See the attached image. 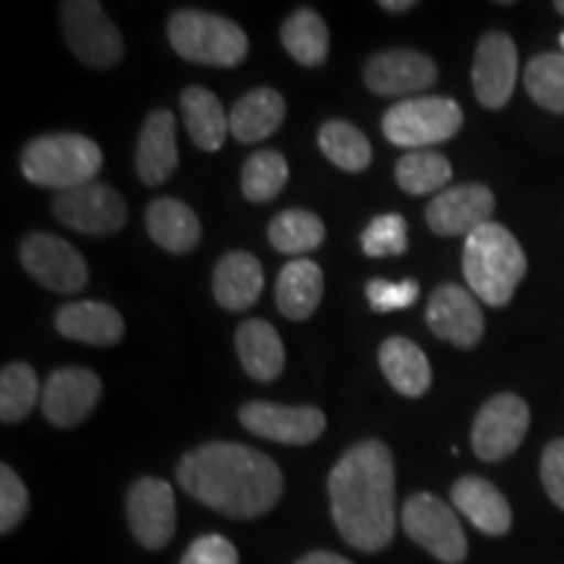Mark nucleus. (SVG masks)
<instances>
[{
    "label": "nucleus",
    "mask_w": 564,
    "mask_h": 564,
    "mask_svg": "<svg viewBox=\"0 0 564 564\" xmlns=\"http://www.w3.org/2000/svg\"><path fill=\"white\" fill-rule=\"evenodd\" d=\"M181 489L232 520L262 518L280 502L282 470L249 444L207 442L181 457Z\"/></svg>",
    "instance_id": "obj_1"
},
{
    "label": "nucleus",
    "mask_w": 564,
    "mask_h": 564,
    "mask_svg": "<svg viewBox=\"0 0 564 564\" xmlns=\"http://www.w3.org/2000/svg\"><path fill=\"white\" fill-rule=\"evenodd\" d=\"M329 507L337 531L352 549L377 554L392 544L394 512V457L387 444L364 440L345 449L329 474Z\"/></svg>",
    "instance_id": "obj_2"
},
{
    "label": "nucleus",
    "mask_w": 564,
    "mask_h": 564,
    "mask_svg": "<svg viewBox=\"0 0 564 564\" xmlns=\"http://www.w3.org/2000/svg\"><path fill=\"white\" fill-rule=\"evenodd\" d=\"M528 272L523 246L505 225L486 223L465 238L463 274L470 293L489 306H505Z\"/></svg>",
    "instance_id": "obj_3"
},
{
    "label": "nucleus",
    "mask_w": 564,
    "mask_h": 564,
    "mask_svg": "<svg viewBox=\"0 0 564 564\" xmlns=\"http://www.w3.org/2000/svg\"><path fill=\"white\" fill-rule=\"evenodd\" d=\"M102 167V150L82 133H47L21 152V173L34 186L70 192L87 186Z\"/></svg>",
    "instance_id": "obj_4"
},
{
    "label": "nucleus",
    "mask_w": 564,
    "mask_h": 564,
    "mask_svg": "<svg viewBox=\"0 0 564 564\" xmlns=\"http://www.w3.org/2000/svg\"><path fill=\"white\" fill-rule=\"evenodd\" d=\"M167 37L183 61L236 68L249 55V37L230 19L207 11H178L167 21Z\"/></svg>",
    "instance_id": "obj_5"
},
{
    "label": "nucleus",
    "mask_w": 564,
    "mask_h": 564,
    "mask_svg": "<svg viewBox=\"0 0 564 564\" xmlns=\"http://www.w3.org/2000/svg\"><path fill=\"white\" fill-rule=\"evenodd\" d=\"M463 129V110L447 97H415L392 105L382 118L384 137L408 152L449 141Z\"/></svg>",
    "instance_id": "obj_6"
},
{
    "label": "nucleus",
    "mask_w": 564,
    "mask_h": 564,
    "mask_svg": "<svg viewBox=\"0 0 564 564\" xmlns=\"http://www.w3.org/2000/svg\"><path fill=\"white\" fill-rule=\"evenodd\" d=\"M400 523L415 544L444 564H460L468 554L460 520L449 510V505L434 494L421 491L408 497L400 512Z\"/></svg>",
    "instance_id": "obj_7"
},
{
    "label": "nucleus",
    "mask_w": 564,
    "mask_h": 564,
    "mask_svg": "<svg viewBox=\"0 0 564 564\" xmlns=\"http://www.w3.org/2000/svg\"><path fill=\"white\" fill-rule=\"evenodd\" d=\"M63 34L70 53L89 68H110L123 58V37L95 0L63 3Z\"/></svg>",
    "instance_id": "obj_8"
},
{
    "label": "nucleus",
    "mask_w": 564,
    "mask_h": 564,
    "mask_svg": "<svg viewBox=\"0 0 564 564\" xmlns=\"http://www.w3.org/2000/svg\"><path fill=\"white\" fill-rule=\"evenodd\" d=\"M21 267L53 293H79L89 282V267L68 241L53 232H30L19 246Z\"/></svg>",
    "instance_id": "obj_9"
},
{
    "label": "nucleus",
    "mask_w": 564,
    "mask_h": 564,
    "mask_svg": "<svg viewBox=\"0 0 564 564\" xmlns=\"http://www.w3.org/2000/svg\"><path fill=\"white\" fill-rule=\"evenodd\" d=\"M531 426V408L520 394H494L489 403L478 411L470 444L484 463H499L520 447Z\"/></svg>",
    "instance_id": "obj_10"
},
{
    "label": "nucleus",
    "mask_w": 564,
    "mask_h": 564,
    "mask_svg": "<svg viewBox=\"0 0 564 564\" xmlns=\"http://www.w3.org/2000/svg\"><path fill=\"white\" fill-rule=\"evenodd\" d=\"M53 215L66 228L79 230L84 236H112L129 220L123 196L97 181L55 194Z\"/></svg>",
    "instance_id": "obj_11"
},
{
    "label": "nucleus",
    "mask_w": 564,
    "mask_h": 564,
    "mask_svg": "<svg viewBox=\"0 0 564 564\" xmlns=\"http://www.w3.org/2000/svg\"><path fill=\"white\" fill-rule=\"evenodd\" d=\"M238 421L246 432L262 440L303 447L319 440L327 429V419L314 405H278L267 400H251L238 411Z\"/></svg>",
    "instance_id": "obj_12"
},
{
    "label": "nucleus",
    "mask_w": 564,
    "mask_h": 564,
    "mask_svg": "<svg viewBox=\"0 0 564 564\" xmlns=\"http://www.w3.org/2000/svg\"><path fill=\"white\" fill-rule=\"evenodd\" d=\"M129 528L144 549H165L175 535V494L162 478L144 476L129 489Z\"/></svg>",
    "instance_id": "obj_13"
},
{
    "label": "nucleus",
    "mask_w": 564,
    "mask_h": 564,
    "mask_svg": "<svg viewBox=\"0 0 564 564\" xmlns=\"http://www.w3.org/2000/svg\"><path fill=\"white\" fill-rule=\"evenodd\" d=\"M494 194L484 183H460V186L444 188L429 202L426 207V223L436 236L455 238L465 236L481 228V225L491 223Z\"/></svg>",
    "instance_id": "obj_14"
},
{
    "label": "nucleus",
    "mask_w": 564,
    "mask_h": 564,
    "mask_svg": "<svg viewBox=\"0 0 564 564\" xmlns=\"http://www.w3.org/2000/svg\"><path fill=\"white\" fill-rule=\"evenodd\" d=\"M102 382L95 371L82 366H68L47 377L42 387L40 408L45 419L58 429H70L82 423L100 403Z\"/></svg>",
    "instance_id": "obj_15"
},
{
    "label": "nucleus",
    "mask_w": 564,
    "mask_h": 564,
    "mask_svg": "<svg viewBox=\"0 0 564 564\" xmlns=\"http://www.w3.org/2000/svg\"><path fill=\"white\" fill-rule=\"evenodd\" d=\"M470 76H474V91L484 108L499 110L510 102L514 82H518V47L510 34L486 32L478 40Z\"/></svg>",
    "instance_id": "obj_16"
},
{
    "label": "nucleus",
    "mask_w": 564,
    "mask_h": 564,
    "mask_svg": "<svg viewBox=\"0 0 564 564\" xmlns=\"http://www.w3.org/2000/svg\"><path fill=\"white\" fill-rule=\"evenodd\" d=\"M429 329L440 337L457 345V348H476L484 337V312L478 299L465 288L447 282L432 293L426 306Z\"/></svg>",
    "instance_id": "obj_17"
},
{
    "label": "nucleus",
    "mask_w": 564,
    "mask_h": 564,
    "mask_svg": "<svg viewBox=\"0 0 564 564\" xmlns=\"http://www.w3.org/2000/svg\"><path fill=\"white\" fill-rule=\"evenodd\" d=\"M436 63L419 51H382L366 61L364 82L373 95H413L436 82Z\"/></svg>",
    "instance_id": "obj_18"
},
{
    "label": "nucleus",
    "mask_w": 564,
    "mask_h": 564,
    "mask_svg": "<svg viewBox=\"0 0 564 564\" xmlns=\"http://www.w3.org/2000/svg\"><path fill=\"white\" fill-rule=\"evenodd\" d=\"M178 171V141L171 110L150 112L139 133L137 173L147 186H162Z\"/></svg>",
    "instance_id": "obj_19"
},
{
    "label": "nucleus",
    "mask_w": 564,
    "mask_h": 564,
    "mask_svg": "<svg viewBox=\"0 0 564 564\" xmlns=\"http://www.w3.org/2000/svg\"><path fill=\"white\" fill-rule=\"evenodd\" d=\"M264 291L262 262L249 251H230L217 262L212 274L215 301L228 312H246Z\"/></svg>",
    "instance_id": "obj_20"
},
{
    "label": "nucleus",
    "mask_w": 564,
    "mask_h": 564,
    "mask_svg": "<svg viewBox=\"0 0 564 564\" xmlns=\"http://www.w3.org/2000/svg\"><path fill=\"white\" fill-rule=\"evenodd\" d=\"M55 329L63 337L84 345H116L123 340V316L102 301L66 303L55 314Z\"/></svg>",
    "instance_id": "obj_21"
},
{
    "label": "nucleus",
    "mask_w": 564,
    "mask_h": 564,
    "mask_svg": "<svg viewBox=\"0 0 564 564\" xmlns=\"http://www.w3.org/2000/svg\"><path fill=\"white\" fill-rule=\"evenodd\" d=\"M453 502L486 535H505L512 528L510 502L481 476H463L453 486Z\"/></svg>",
    "instance_id": "obj_22"
},
{
    "label": "nucleus",
    "mask_w": 564,
    "mask_h": 564,
    "mask_svg": "<svg viewBox=\"0 0 564 564\" xmlns=\"http://www.w3.org/2000/svg\"><path fill=\"white\" fill-rule=\"evenodd\" d=\"M236 352L246 373L257 382H274L285 369V345L278 329L264 319H246L238 327Z\"/></svg>",
    "instance_id": "obj_23"
},
{
    "label": "nucleus",
    "mask_w": 564,
    "mask_h": 564,
    "mask_svg": "<svg viewBox=\"0 0 564 564\" xmlns=\"http://www.w3.org/2000/svg\"><path fill=\"white\" fill-rule=\"evenodd\" d=\"M147 230L160 249L188 253L202 241V223L196 212L173 196H162L147 207Z\"/></svg>",
    "instance_id": "obj_24"
},
{
    "label": "nucleus",
    "mask_w": 564,
    "mask_h": 564,
    "mask_svg": "<svg viewBox=\"0 0 564 564\" xmlns=\"http://www.w3.org/2000/svg\"><path fill=\"white\" fill-rule=\"evenodd\" d=\"M324 293V274L319 264L308 259H293L282 267L274 285V303L291 322L308 319L319 306Z\"/></svg>",
    "instance_id": "obj_25"
},
{
    "label": "nucleus",
    "mask_w": 564,
    "mask_h": 564,
    "mask_svg": "<svg viewBox=\"0 0 564 564\" xmlns=\"http://www.w3.org/2000/svg\"><path fill=\"white\" fill-rule=\"evenodd\" d=\"M285 121V100L270 87L251 89L230 110V137L241 144H257L272 137Z\"/></svg>",
    "instance_id": "obj_26"
},
{
    "label": "nucleus",
    "mask_w": 564,
    "mask_h": 564,
    "mask_svg": "<svg viewBox=\"0 0 564 564\" xmlns=\"http://www.w3.org/2000/svg\"><path fill=\"white\" fill-rule=\"evenodd\" d=\"M181 110L188 137H192L199 150H223L225 139L230 137V116L223 110V102L217 100V95H212L204 87L183 89Z\"/></svg>",
    "instance_id": "obj_27"
},
{
    "label": "nucleus",
    "mask_w": 564,
    "mask_h": 564,
    "mask_svg": "<svg viewBox=\"0 0 564 564\" xmlns=\"http://www.w3.org/2000/svg\"><path fill=\"white\" fill-rule=\"evenodd\" d=\"M379 366L387 382L405 398H421L432 387V364L419 345L405 337H390L379 348Z\"/></svg>",
    "instance_id": "obj_28"
},
{
    "label": "nucleus",
    "mask_w": 564,
    "mask_h": 564,
    "mask_svg": "<svg viewBox=\"0 0 564 564\" xmlns=\"http://www.w3.org/2000/svg\"><path fill=\"white\" fill-rule=\"evenodd\" d=\"M280 40L285 51L291 53V58L306 68L319 66L329 53V30L319 13L312 9L291 13L282 24Z\"/></svg>",
    "instance_id": "obj_29"
},
{
    "label": "nucleus",
    "mask_w": 564,
    "mask_h": 564,
    "mask_svg": "<svg viewBox=\"0 0 564 564\" xmlns=\"http://www.w3.org/2000/svg\"><path fill=\"white\" fill-rule=\"evenodd\" d=\"M398 186L411 196H429L440 192L453 178V165L444 154L434 150H415L398 160L394 167Z\"/></svg>",
    "instance_id": "obj_30"
},
{
    "label": "nucleus",
    "mask_w": 564,
    "mask_h": 564,
    "mask_svg": "<svg viewBox=\"0 0 564 564\" xmlns=\"http://www.w3.org/2000/svg\"><path fill=\"white\" fill-rule=\"evenodd\" d=\"M319 150L345 173H361L371 165V144L361 129L348 121H327L319 129Z\"/></svg>",
    "instance_id": "obj_31"
},
{
    "label": "nucleus",
    "mask_w": 564,
    "mask_h": 564,
    "mask_svg": "<svg viewBox=\"0 0 564 564\" xmlns=\"http://www.w3.org/2000/svg\"><path fill=\"white\" fill-rule=\"evenodd\" d=\"M324 241V223L314 212L306 209H285L270 223V243L280 253L301 257L319 249Z\"/></svg>",
    "instance_id": "obj_32"
},
{
    "label": "nucleus",
    "mask_w": 564,
    "mask_h": 564,
    "mask_svg": "<svg viewBox=\"0 0 564 564\" xmlns=\"http://www.w3.org/2000/svg\"><path fill=\"white\" fill-rule=\"evenodd\" d=\"M42 400L37 373L30 364H9L0 371V419L3 423H19L32 413Z\"/></svg>",
    "instance_id": "obj_33"
},
{
    "label": "nucleus",
    "mask_w": 564,
    "mask_h": 564,
    "mask_svg": "<svg viewBox=\"0 0 564 564\" xmlns=\"http://www.w3.org/2000/svg\"><path fill=\"white\" fill-rule=\"evenodd\" d=\"M525 89L535 105L549 112H564V53H541L523 74Z\"/></svg>",
    "instance_id": "obj_34"
},
{
    "label": "nucleus",
    "mask_w": 564,
    "mask_h": 564,
    "mask_svg": "<svg viewBox=\"0 0 564 564\" xmlns=\"http://www.w3.org/2000/svg\"><path fill=\"white\" fill-rule=\"evenodd\" d=\"M288 183V162L280 152L262 150L246 160L241 173L243 196L253 204L272 202Z\"/></svg>",
    "instance_id": "obj_35"
},
{
    "label": "nucleus",
    "mask_w": 564,
    "mask_h": 564,
    "mask_svg": "<svg viewBox=\"0 0 564 564\" xmlns=\"http://www.w3.org/2000/svg\"><path fill=\"white\" fill-rule=\"evenodd\" d=\"M366 257H400L408 249V225L400 215H379L369 223L361 236Z\"/></svg>",
    "instance_id": "obj_36"
},
{
    "label": "nucleus",
    "mask_w": 564,
    "mask_h": 564,
    "mask_svg": "<svg viewBox=\"0 0 564 564\" xmlns=\"http://www.w3.org/2000/svg\"><path fill=\"white\" fill-rule=\"evenodd\" d=\"M30 510V491L17 470L0 468V533H11Z\"/></svg>",
    "instance_id": "obj_37"
},
{
    "label": "nucleus",
    "mask_w": 564,
    "mask_h": 564,
    "mask_svg": "<svg viewBox=\"0 0 564 564\" xmlns=\"http://www.w3.org/2000/svg\"><path fill=\"white\" fill-rule=\"evenodd\" d=\"M421 295V285L415 280H400V282H387V280H371L366 285V299H369L371 308L379 314L390 312H403L411 308Z\"/></svg>",
    "instance_id": "obj_38"
},
{
    "label": "nucleus",
    "mask_w": 564,
    "mask_h": 564,
    "mask_svg": "<svg viewBox=\"0 0 564 564\" xmlns=\"http://www.w3.org/2000/svg\"><path fill=\"white\" fill-rule=\"evenodd\" d=\"M181 564H238V549L232 546L225 535H199V539L186 549Z\"/></svg>",
    "instance_id": "obj_39"
},
{
    "label": "nucleus",
    "mask_w": 564,
    "mask_h": 564,
    "mask_svg": "<svg viewBox=\"0 0 564 564\" xmlns=\"http://www.w3.org/2000/svg\"><path fill=\"white\" fill-rule=\"evenodd\" d=\"M541 481L549 499L564 510V440H554L546 444L541 455Z\"/></svg>",
    "instance_id": "obj_40"
},
{
    "label": "nucleus",
    "mask_w": 564,
    "mask_h": 564,
    "mask_svg": "<svg viewBox=\"0 0 564 564\" xmlns=\"http://www.w3.org/2000/svg\"><path fill=\"white\" fill-rule=\"evenodd\" d=\"M295 564H352L350 560H345L340 554H333V552H312L306 556H301Z\"/></svg>",
    "instance_id": "obj_41"
},
{
    "label": "nucleus",
    "mask_w": 564,
    "mask_h": 564,
    "mask_svg": "<svg viewBox=\"0 0 564 564\" xmlns=\"http://www.w3.org/2000/svg\"><path fill=\"white\" fill-rule=\"evenodd\" d=\"M379 9H384L390 13H405V11H413L415 3L413 0H382V3H379Z\"/></svg>",
    "instance_id": "obj_42"
},
{
    "label": "nucleus",
    "mask_w": 564,
    "mask_h": 564,
    "mask_svg": "<svg viewBox=\"0 0 564 564\" xmlns=\"http://www.w3.org/2000/svg\"><path fill=\"white\" fill-rule=\"evenodd\" d=\"M554 9H556V13H562V17H564V0H556Z\"/></svg>",
    "instance_id": "obj_43"
},
{
    "label": "nucleus",
    "mask_w": 564,
    "mask_h": 564,
    "mask_svg": "<svg viewBox=\"0 0 564 564\" xmlns=\"http://www.w3.org/2000/svg\"><path fill=\"white\" fill-rule=\"evenodd\" d=\"M560 45H562V51H564V32L560 34Z\"/></svg>",
    "instance_id": "obj_44"
}]
</instances>
